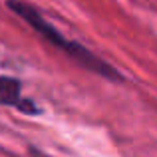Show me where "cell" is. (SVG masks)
Returning <instances> with one entry per match:
<instances>
[{
    "label": "cell",
    "instance_id": "2",
    "mask_svg": "<svg viewBox=\"0 0 157 157\" xmlns=\"http://www.w3.org/2000/svg\"><path fill=\"white\" fill-rule=\"evenodd\" d=\"M0 105H10L16 109L24 111V113H40L36 105L30 100H22L20 96V82L10 76L0 78Z\"/></svg>",
    "mask_w": 157,
    "mask_h": 157
},
{
    "label": "cell",
    "instance_id": "1",
    "mask_svg": "<svg viewBox=\"0 0 157 157\" xmlns=\"http://www.w3.org/2000/svg\"><path fill=\"white\" fill-rule=\"evenodd\" d=\"M6 6L10 8V10L14 12L16 16H20V18H22L26 24H30V26L34 28V30L38 32V34L42 36L44 40H48L52 46L60 48L64 54H68V56L72 58V60L76 62L78 66H82V68H86V70H90V72L98 74V76L105 78V80L123 82V76L113 68V66H109L105 60H101L100 56H96L92 50H88L86 46H82L80 42L68 40L64 34H60L56 28L50 26V24H48L46 20L40 16V12L36 10L34 6L22 2V0H8Z\"/></svg>",
    "mask_w": 157,
    "mask_h": 157
}]
</instances>
